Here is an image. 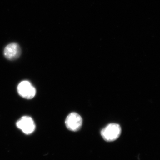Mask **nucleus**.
Segmentation results:
<instances>
[{
	"label": "nucleus",
	"mask_w": 160,
	"mask_h": 160,
	"mask_svg": "<svg viewBox=\"0 0 160 160\" xmlns=\"http://www.w3.org/2000/svg\"><path fill=\"white\" fill-rule=\"evenodd\" d=\"M19 95L26 99H31L35 96L36 89L29 81H23L18 84L17 88Z\"/></svg>",
	"instance_id": "2"
},
{
	"label": "nucleus",
	"mask_w": 160,
	"mask_h": 160,
	"mask_svg": "<svg viewBox=\"0 0 160 160\" xmlns=\"http://www.w3.org/2000/svg\"><path fill=\"white\" fill-rule=\"evenodd\" d=\"M17 127L25 134H31L35 130V124L32 118L28 116L22 117L16 122Z\"/></svg>",
	"instance_id": "3"
},
{
	"label": "nucleus",
	"mask_w": 160,
	"mask_h": 160,
	"mask_svg": "<svg viewBox=\"0 0 160 160\" xmlns=\"http://www.w3.org/2000/svg\"><path fill=\"white\" fill-rule=\"evenodd\" d=\"M65 124L67 129L72 131H78L82 125V119L76 112H71L66 118Z\"/></svg>",
	"instance_id": "4"
},
{
	"label": "nucleus",
	"mask_w": 160,
	"mask_h": 160,
	"mask_svg": "<svg viewBox=\"0 0 160 160\" xmlns=\"http://www.w3.org/2000/svg\"><path fill=\"white\" fill-rule=\"evenodd\" d=\"M121 126L118 124L111 123L102 129L101 134L107 142H113L117 139L121 134Z\"/></svg>",
	"instance_id": "1"
},
{
	"label": "nucleus",
	"mask_w": 160,
	"mask_h": 160,
	"mask_svg": "<svg viewBox=\"0 0 160 160\" xmlns=\"http://www.w3.org/2000/svg\"><path fill=\"white\" fill-rule=\"evenodd\" d=\"M21 54V48L19 45L16 43H10L4 49V56L10 61L17 59L19 57Z\"/></svg>",
	"instance_id": "5"
}]
</instances>
